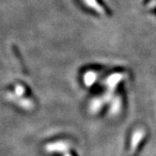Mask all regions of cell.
I'll use <instances>...</instances> for the list:
<instances>
[{
	"mask_svg": "<svg viewBox=\"0 0 156 156\" xmlns=\"http://www.w3.org/2000/svg\"><path fill=\"white\" fill-rule=\"evenodd\" d=\"M67 156H70V155H67Z\"/></svg>",
	"mask_w": 156,
	"mask_h": 156,
	"instance_id": "cell-1",
	"label": "cell"
}]
</instances>
